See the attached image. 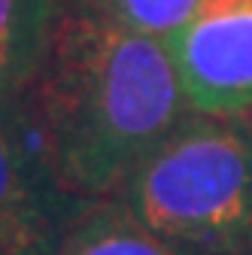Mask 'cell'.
<instances>
[{
	"instance_id": "1",
	"label": "cell",
	"mask_w": 252,
	"mask_h": 255,
	"mask_svg": "<svg viewBox=\"0 0 252 255\" xmlns=\"http://www.w3.org/2000/svg\"><path fill=\"white\" fill-rule=\"evenodd\" d=\"M27 94V125L55 182L107 201L192 113L164 40L101 12L58 18Z\"/></svg>"
},
{
	"instance_id": "2",
	"label": "cell",
	"mask_w": 252,
	"mask_h": 255,
	"mask_svg": "<svg viewBox=\"0 0 252 255\" xmlns=\"http://www.w3.org/2000/svg\"><path fill=\"white\" fill-rule=\"evenodd\" d=\"M119 195L179 255H252V140L231 119L188 116Z\"/></svg>"
},
{
	"instance_id": "3",
	"label": "cell",
	"mask_w": 252,
	"mask_h": 255,
	"mask_svg": "<svg viewBox=\"0 0 252 255\" xmlns=\"http://www.w3.org/2000/svg\"><path fill=\"white\" fill-rule=\"evenodd\" d=\"M167 46L192 113L231 119L252 110V0H201Z\"/></svg>"
},
{
	"instance_id": "4",
	"label": "cell",
	"mask_w": 252,
	"mask_h": 255,
	"mask_svg": "<svg viewBox=\"0 0 252 255\" xmlns=\"http://www.w3.org/2000/svg\"><path fill=\"white\" fill-rule=\"evenodd\" d=\"M18 101L0 104V255H55L85 201L46 167Z\"/></svg>"
},
{
	"instance_id": "5",
	"label": "cell",
	"mask_w": 252,
	"mask_h": 255,
	"mask_svg": "<svg viewBox=\"0 0 252 255\" xmlns=\"http://www.w3.org/2000/svg\"><path fill=\"white\" fill-rule=\"evenodd\" d=\"M55 0H0V104L34 82L55 37Z\"/></svg>"
},
{
	"instance_id": "6",
	"label": "cell",
	"mask_w": 252,
	"mask_h": 255,
	"mask_svg": "<svg viewBox=\"0 0 252 255\" xmlns=\"http://www.w3.org/2000/svg\"><path fill=\"white\" fill-rule=\"evenodd\" d=\"M55 255H179L122 201H85Z\"/></svg>"
},
{
	"instance_id": "7",
	"label": "cell",
	"mask_w": 252,
	"mask_h": 255,
	"mask_svg": "<svg viewBox=\"0 0 252 255\" xmlns=\"http://www.w3.org/2000/svg\"><path fill=\"white\" fill-rule=\"evenodd\" d=\"M201 0H94V12L137 34L170 43L192 21Z\"/></svg>"
}]
</instances>
